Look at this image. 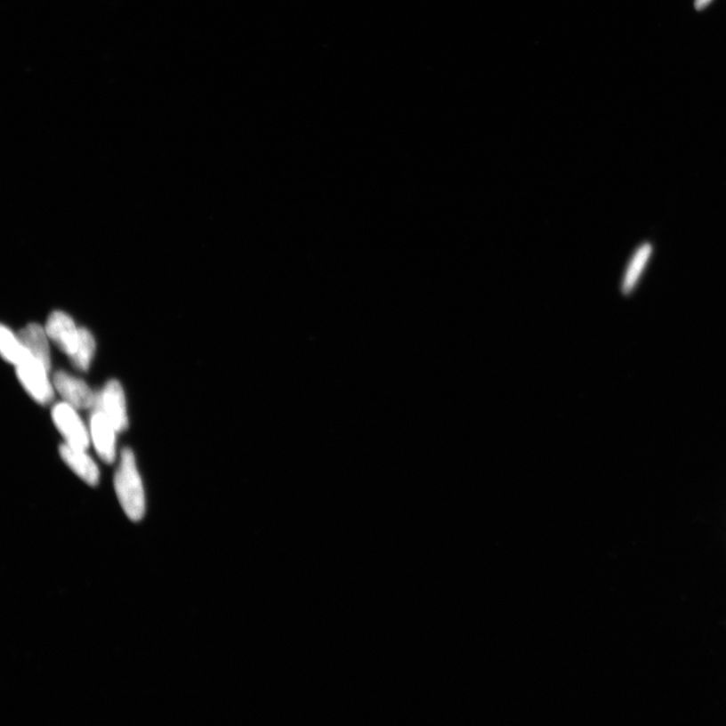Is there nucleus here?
<instances>
[{
	"mask_svg": "<svg viewBox=\"0 0 726 726\" xmlns=\"http://www.w3.org/2000/svg\"><path fill=\"white\" fill-rule=\"evenodd\" d=\"M115 488L118 501L128 519L141 520L146 512L145 490L136 468L133 452L130 448H125L121 452L120 464L115 476Z\"/></svg>",
	"mask_w": 726,
	"mask_h": 726,
	"instance_id": "nucleus-1",
	"label": "nucleus"
},
{
	"mask_svg": "<svg viewBox=\"0 0 726 726\" xmlns=\"http://www.w3.org/2000/svg\"><path fill=\"white\" fill-rule=\"evenodd\" d=\"M48 375L49 370L43 363L30 355L17 366V375L22 387L41 405H47L54 399V389Z\"/></svg>",
	"mask_w": 726,
	"mask_h": 726,
	"instance_id": "nucleus-2",
	"label": "nucleus"
},
{
	"mask_svg": "<svg viewBox=\"0 0 726 726\" xmlns=\"http://www.w3.org/2000/svg\"><path fill=\"white\" fill-rule=\"evenodd\" d=\"M52 419L68 445L81 450L89 448L88 430L75 407L65 402L59 403L52 407Z\"/></svg>",
	"mask_w": 726,
	"mask_h": 726,
	"instance_id": "nucleus-3",
	"label": "nucleus"
},
{
	"mask_svg": "<svg viewBox=\"0 0 726 726\" xmlns=\"http://www.w3.org/2000/svg\"><path fill=\"white\" fill-rule=\"evenodd\" d=\"M44 329L52 342L68 357L70 358L77 350L79 328L76 327L69 315L60 311L52 312Z\"/></svg>",
	"mask_w": 726,
	"mask_h": 726,
	"instance_id": "nucleus-4",
	"label": "nucleus"
},
{
	"mask_svg": "<svg viewBox=\"0 0 726 726\" xmlns=\"http://www.w3.org/2000/svg\"><path fill=\"white\" fill-rule=\"evenodd\" d=\"M52 384L64 399V402L72 406L76 410H86L94 403L95 392L91 390L85 382L74 377L63 370H59L52 377Z\"/></svg>",
	"mask_w": 726,
	"mask_h": 726,
	"instance_id": "nucleus-5",
	"label": "nucleus"
},
{
	"mask_svg": "<svg viewBox=\"0 0 726 726\" xmlns=\"http://www.w3.org/2000/svg\"><path fill=\"white\" fill-rule=\"evenodd\" d=\"M117 431L102 412L91 415L90 434L98 456L103 463L110 464L116 460Z\"/></svg>",
	"mask_w": 726,
	"mask_h": 726,
	"instance_id": "nucleus-6",
	"label": "nucleus"
},
{
	"mask_svg": "<svg viewBox=\"0 0 726 726\" xmlns=\"http://www.w3.org/2000/svg\"><path fill=\"white\" fill-rule=\"evenodd\" d=\"M102 413L109 418L117 433L124 432L128 426L125 396L123 387L112 380L101 391Z\"/></svg>",
	"mask_w": 726,
	"mask_h": 726,
	"instance_id": "nucleus-7",
	"label": "nucleus"
},
{
	"mask_svg": "<svg viewBox=\"0 0 726 726\" xmlns=\"http://www.w3.org/2000/svg\"><path fill=\"white\" fill-rule=\"evenodd\" d=\"M85 451L74 448L67 443L60 445L59 448L64 463L89 486L95 487L100 482V469Z\"/></svg>",
	"mask_w": 726,
	"mask_h": 726,
	"instance_id": "nucleus-8",
	"label": "nucleus"
},
{
	"mask_svg": "<svg viewBox=\"0 0 726 726\" xmlns=\"http://www.w3.org/2000/svg\"><path fill=\"white\" fill-rule=\"evenodd\" d=\"M18 337L30 357L39 360L50 372L51 355L48 335L39 324L30 323L19 332Z\"/></svg>",
	"mask_w": 726,
	"mask_h": 726,
	"instance_id": "nucleus-9",
	"label": "nucleus"
},
{
	"mask_svg": "<svg viewBox=\"0 0 726 726\" xmlns=\"http://www.w3.org/2000/svg\"><path fill=\"white\" fill-rule=\"evenodd\" d=\"M0 351H2L3 358L15 367L29 355L20 342L18 335H15L4 325L0 328Z\"/></svg>",
	"mask_w": 726,
	"mask_h": 726,
	"instance_id": "nucleus-10",
	"label": "nucleus"
},
{
	"mask_svg": "<svg viewBox=\"0 0 726 726\" xmlns=\"http://www.w3.org/2000/svg\"><path fill=\"white\" fill-rule=\"evenodd\" d=\"M95 348V340L90 331L79 328L77 350L70 357L72 365L81 372H87L94 357Z\"/></svg>",
	"mask_w": 726,
	"mask_h": 726,
	"instance_id": "nucleus-11",
	"label": "nucleus"
},
{
	"mask_svg": "<svg viewBox=\"0 0 726 726\" xmlns=\"http://www.w3.org/2000/svg\"><path fill=\"white\" fill-rule=\"evenodd\" d=\"M650 251H652V247H650L649 245H645L642 246L639 249L637 254L634 255L625 278L623 286V291L625 294H629L633 291L635 283H637L642 268H644V264L648 260Z\"/></svg>",
	"mask_w": 726,
	"mask_h": 726,
	"instance_id": "nucleus-12",
	"label": "nucleus"
},
{
	"mask_svg": "<svg viewBox=\"0 0 726 726\" xmlns=\"http://www.w3.org/2000/svg\"><path fill=\"white\" fill-rule=\"evenodd\" d=\"M713 2L714 0H695V9L698 11L706 10V7Z\"/></svg>",
	"mask_w": 726,
	"mask_h": 726,
	"instance_id": "nucleus-13",
	"label": "nucleus"
}]
</instances>
